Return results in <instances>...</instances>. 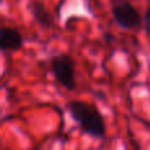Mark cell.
I'll return each mask as SVG.
<instances>
[{"mask_svg": "<svg viewBox=\"0 0 150 150\" xmlns=\"http://www.w3.org/2000/svg\"><path fill=\"white\" fill-rule=\"evenodd\" d=\"M30 12L33 18L42 26V28H53L54 26V21H53V17L50 15V12L46 9L45 4L40 0H34L30 4Z\"/></svg>", "mask_w": 150, "mask_h": 150, "instance_id": "5b68a950", "label": "cell"}, {"mask_svg": "<svg viewBox=\"0 0 150 150\" xmlns=\"http://www.w3.org/2000/svg\"><path fill=\"white\" fill-rule=\"evenodd\" d=\"M115 23L122 29H138L142 24L141 15L128 0H117L111 9Z\"/></svg>", "mask_w": 150, "mask_h": 150, "instance_id": "3957f363", "label": "cell"}, {"mask_svg": "<svg viewBox=\"0 0 150 150\" xmlns=\"http://www.w3.org/2000/svg\"><path fill=\"white\" fill-rule=\"evenodd\" d=\"M67 109L73 120L82 129V132L100 140L105 137L107 128L104 116L96 105L83 100H71L67 104Z\"/></svg>", "mask_w": 150, "mask_h": 150, "instance_id": "6da1fadb", "label": "cell"}, {"mask_svg": "<svg viewBox=\"0 0 150 150\" xmlns=\"http://www.w3.org/2000/svg\"><path fill=\"white\" fill-rule=\"evenodd\" d=\"M23 36L16 28L3 26L0 29V49L3 52H17L23 47Z\"/></svg>", "mask_w": 150, "mask_h": 150, "instance_id": "277c9868", "label": "cell"}, {"mask_svg": "<svg viewBox=\"0 0 150 150\" xmlns=\"http://www.w3.org/2000/svg\"><path fill=\"white\" fill-rule=\"evenodd\" d=\"M52 73L55 80L69 91H73L76 87V79H75V65L70 55L58 54L50 61Z\"/></svg>", "mask_w": 150, "mask_h": 150, "instance_id": "7a4b0ae2", "label": "cell"}, {"mask_svg": "<svg viewBox=\"0 0 150 150\" xmlns=\"http://www.w3.org/2000/svg\"><path fill=\"white\" fill-rule=\"evenodd\" d=\"M144 24H145V32H146V36L149 37L150 40V4L148 7L145 12V17H144Z\"/></svg>", "mask_w": 150, "mask_h": 150, "instance_id": "8992f818", "label": "cell"}]
</instances>
